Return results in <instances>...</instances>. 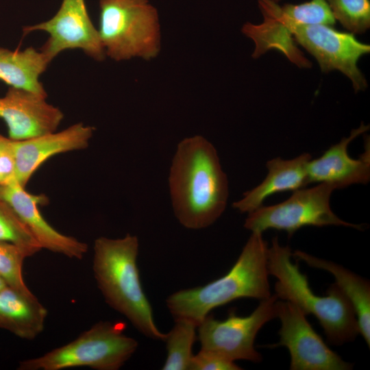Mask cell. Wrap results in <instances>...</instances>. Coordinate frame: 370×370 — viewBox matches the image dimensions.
Returning a JSON list of instances; mask_svg holds the SVG:
<instances>
[{
  "mask_svg": "<svg viewBox=\"0 0 370 370\" xmlns=\"http://www.w3.org/2000/svg\"><path fill=\"white\" fill-rule=\"evenodd\" d=\"M169 185L175 216L186 228L210 226L226 208L227 178L217 150L203 136L188 137L178 144Z\"/></svg>",
  "mask_w": 370,
  "mask_h": 370,
  "instance_id": "6da1fadb",
  "label": "cell"
},
{
  "mask_svg": "<svg viewBox=\"0 0 370 370\" xmlns=\"http://www.w3.org/2000/svg\"><path fill=\"white\" fill-rule=\"evenodd\" d=\"M138 245L137 236L130 234L116 239L97 238L93 246L94 276L112 308L125 316L145 336L164 341L166 334L156 326L140 282L137 267Z\"/></svg>",
  "mask_w": 370,
  "mask_h": 370,
  "instance_id": "7a4b0ae2",
  "label": "cell"
},
{
  "mask_svg": "<svg viewBox=\"0 0 370 370\" xmlns=\"http://www.w3.org/2000/svg\"><path fill=\"white\" fill-rule=\"evenodd\" d=\"M268 248L262 233L252 232L226 274L204 286L180 290L168 297L166 306L174 319H188L198 326L212 310L235 299L269 298Z\"/></svg>",
  "mask_w": 370,
  "mask_h": 370,
  "instance_id": "3957f363",
  "label": "cell"
},
{
  "mask_svg": "<svg viewBox=\"0 0 370 370\" xmlns=\"http://www.w3.org/2000/svg\"><path fill=\"white\" fill-rule=\"evenodd\" d=\"M292 251L282 246L275 236L268 248L267 268L274 276L275 295L290 301L306 315L313 314L323 329L328 341L334 345L354 341L359 327L354 308L345 293L336 284H331L326 296L315 295L310 287L307 276L297 262L291 260Z\"/></svg>",
  "mask_w": 370,
  "mask_h": 370,
  "instance_id": "277c9868",
  "label": "cell"
},
{
  "mask_svg": "<svg viewBox=\"0 0 370 370\" xmlns=\"http://www.w3.org/2000/svg\"><path fill=\"white\" fill-rule=\"evenodd\" d=\"M99 35L116 61L156 58L160 49L158 13L149 0H99Z\"/></svg>",
  "mask_w": 370,
  "mask_h": 370,
  "instance_id": "5b68a950",
  "label": "cell"
},
{
  "mask_svg": "<svg viewBox=\"0 0 370 370\" xmlns=\"http://www.w3.org/2000/svg\"><path fill=\"white\" fill-rule=\"evenodd\" d=\"M121 322L99 321L69 343L19 362L18 370H62L87 367L118 370L134 354L138 342Z\"/></svg>",
  "mask_w": 370,
  "mask_h": 370,
  "instance_id": "8992f818",
  "label": "cell"
},
{
  "mask_svg": "<svg viewBox=\"0 0 370 370\" xmlns=\"http://www.w3.org/2000/svg\"><path fill=\"white\" fill-rule=\"evenodd\" d=\"M263 5L286 25L295 41L314 57L322 72L338 70L352 81L356 92L366 90L367 82L357 64L361 56L369 53V45L360 42L352 32H339L333 27L299 24L274 1L263 0Z\"/></svg>",
  "mask_w": 370,
  "mask_h": 370,
  "instance_id": "52a82bcc",
  "label": "cell"
},
{
  "mask_svg": "<svg viewBox=\"0 0 370 370\" xmlns=\"http://www.w3.org/2000/svg\"><path fill=\"white\" fill-rule=\"evenodd\" d=\"M336 188L321 183L310 188L298 189L286 200L273 206H260L248 213L244 227L252 232L275 229L289 237L304 226L338 225L362 230L361 225L343 221L332 210L330 200Z\"/></svg>",
  "mask_w": 370,
  "mask_h": 370,
  "instance_id": "ba28073f",
  "label": "cell"
},
{
  "mask_svg": "<svg viewBox=\"0 0 370 370\" xmlns=\"http://www.w3.org/2000/svg\"><path fill=\"white\" fill-rule=\"evenodd\" d=\"M278 299L274 294L260 300L257 308L246 317L231 311L227 319L221 321L208 314L197 326L201 349L215 352L232 361L260 362L262 356L254 347L255 338L266 323L277 318Z\"/></svg>",
  "mask_w": 370,
  "mask_h": 370,
  "instance_id": "9c48e42d",
  "label": "cell"
},
{
  "mask_svg": "<svg viewBox=\"0 0 370 370\" xmlns=\"http://www.w3.org/2000/svg\"><path fill=\"white\" fill-rule=\"evenodd\" d=\"M277 317L281 321L280 341L275 345L288 348L291 370H349L353 365L343 360L325 343L296 305L277 300Z\"/></svg>",
  "mask_w": 370,
  "mask_h": 370,
  "instance_id": "30bf717a",
  "label": "cell"
},
{
  "mask_svg": "<svg viewBox=\"0 0 370 370\" xmlns=\"http://www.w3.org/2000/svg\"><path fill=\"white\" fill-rule=\"evenodd\" d=\"M23 31L24 35L35 31L49 34L40 51L50 62L67 49H81L97 61L106 57L98 29L89 16L85 0H62L59 10L51 18L25 26Z\"/></svg>",
  "mask_w": 370,
  "mask_h": 370,
  "instance_id": "8fae6325",
  "label": "cell"
},
{
  "mask_svg": "<svg viewBox=\"0 0 370 370\" xmlns=\"http://www.w3.org/2000/svg\"><path fill=\"white\" fill-rule=\"evenodd\" d=\"M0 199L11 207L42 249L78 260L86 254L87 244L59 232L42 216L38 206L47 204L45 196L29 194L14 180L0 184Z\"/></svg>",
  "mask_w": 370,
  "mask_h": 370,
  "instance_id": "7c38bea8",
  "label": "cell"
},
{
  "mask_svg": "<svg viewBox=\"0 0 370 370\" xmlns=\"http://www.w3.org/2000/svg\"><path fill=\"white\" fill-rule=\"evenodd\" d=\"M0 118L5 122L8 137L23 140L56 131L63 112L46 101V97L9 86L0 97Z\"/></svg>",
  "mask_w": 370,
  "mask_h": 370,
  "instance_id": "4fadbf2b",
  "label": "cell"
},
{
  "mask_svg": "<svg viewBox=\"0 0 370 370\" xmlns=\"http://www.w3.org/2000/svg\"><path fill=\"white\" fill-rule=\"evenodd\" d=\"M94 131L93 127L77 123L60 132L55 131L23 140H13L15 180L25 188L33 174L51 157L86 148Z\"/></svg>",
  "mask_w": 370,
  "mask_h": 370,
  "instance_id": "5bb4252c",
  "label": "cell"
},
{
  "mask_svg": "<svg viewBox=\"0 0 370 370\" xmlns=\"http://www.w3.org/2000/svg\"><path fill=\"white\" fill-rule=\"evenodd\" d=\"M369 125L363 123L352 130L348 137L330 147L321 156L310 160L307 164L308 183H324L336 189L356 184H366L370 180L369 146L358 159L351 158L347 151L349 144L366 132Z\"/></svg>",
  "mask_w": 370,
  "mask_h": 370,
  "instance_id": "9a60e30c",
  "label": "cell"
},
{
  "mask_svg": "<svg viewBox=\"0 0 370 370\" xmlns=\"http://www.w3.org/2000/svg\"><path fill=\"white\" fill-rule=\"evenodd\" d=\"M311 159L310 154L304 153L291 160L275 158L268 161V173L264 180L245 192L241 199L233 203V208L242 213H249L260 207L273 194L295 191L309 184L307 164Z\"/></svg>",
  "mask_w": 370,
  "mask_h": 370,
  "instance_id": "2e32d148",
  "label": "cell"
},
{
  "mask_svg": "<svg viewBox=\"0 0 370 370\" xmlns=\"http://www.w3.org/2000/svg\"><path fill=\"white\" fill-rule=\"evenodd\" d=\"M47 316V309L36 297H27L8 286L0 291V329L31 341L44 330Z\"/></svg>",
  "mask_w": 370,
  "mask_h": 370,
  "instance_id": "e0dca14e",
  "label": "cell"
},
{
  "mask_svg": "<svg viewBox=\"0 0 370 370\" xmlns=\"http://www.w3.org/2000/svg\"><path fill=\"white\" fill-rule=\"evenodd\" d=\"M292 256L316 269L325 270L334 277L336 284L352 304L355 311L359 333L370 345V284L369 280L335 262L296 250Z\"/></svg>",
  "mask_w": 370,
  "mask_h": 370,
  "instance_id": "ac0fdd59",
  "label": "cell"
},
{
  "mask_svg": "<svg viewBox=\"0 0 370 370\" xmlns=\"http://www.w3.org/2000/svg\"><path fill=\"white\" fill-rule=\"evenodd\" d=\"M258 6L264 18L263 22L259 25L246 23L241 30L246 36L254 41L255 49L252 58H258L267 51L275 49L299 68L310 69L311 62L297 47L286 25L265 8Z\"/></svg>",
  "mask_w": 370,
  "mask_h": 370,
  "instance_id": "d6986e66",
  "label": "cell"
},
{
  "mask_svg": "<svg viewBox=\"0 0 370 370\" xmlns=\"http://www.w3.org/2000/svg\"><path fill=\"white\" fill-rule=\"evenodd\" d=\"M50 62L45 54L32 47L12 51L0 47V80L9 86L47 97L40 76Z\"/></svg>",
  "mask_w": 370,
  "mask_h": 370,
  "instance_id": "ffe728a7",
  "label": "cell"
},
{
  "mask_svg": "<svg viewBox=\"0 0 370 370\" xmlns=\"http://www.w3.org/2000/svg\"><path fill=\"white\" fill-rule=\"evenodd\" d=\"M175 324L166 334V358L163 370H186L193 357L192 349L196 340L197 325L185 319H174Z\"/></svg>",
  "mask_w": 370,
  "mask_h": 370,
  "instance_id": "44dd1931",
  "label": "cell"
},
{
  "mask_svg": "<svg viewBox=\"0 0 370 370\" xmlns=\"http://www.w3.org/2000/svg\"><path fill=\"white\" fill-rule=\"evenodd\" d=\"M0 241L10 243L31 257L42 249L25 223L11 207L0 199Z\"/></svg>",
  "mask_w": 370,
  "mask_h": 370,
  "instance_id": "7402d4cb",
  "label": "cell"
},
{
  "mask_svg": "<svg viewBox=\"0 0 370 370\" xmlns=\"http://www.w3.org/2000/svg\"><path fill=\"white\" fill-rule=\"evenodd\" d=\"M336 20L353 34L365 33L370 27L369 0H325Z\"/></svg>",
  "mask_w": 370,
  "mask_h": 370,
  "instance_id": "603a6c76",
  "label": "cell"
},
{
  "mask_svg": "<svg viewBox=\"0 0 370 370\" xmlns=\"http://www.w3.org/2000/svg\"><path fill=\"white\" fill-rule=\"evenodd\" d=\"M26 258L24 251L16 245L0 241V278L8 286L34 297L36 296L28 288L23 277V264Z\"/></svg>",
  "mask_w": 370,
  "mask_h": 370,
  "instance_id": "cb8c5ba5",
  "label": "cell"
},
{
  "mask_svg": "<svg viewBox=\"0 0 370 370\" xmlns=\"http://www.w3.org/2000/svg\"><path fill=\"white\" fill-rule=\"evenodd\" d=\"M282 12L293 21L302 25H323L334 27L336 20L325 0H310L300 4L286 3Z\"/></svg>",
  "mask_w": 370,
  "mask_h": 370,
  "instance_id": "d4e9b609",
  "label": "cell"
},
{
  "mask_svg": "<svg viewBox=\"0 0 370 370\" xmlns=\"http://www.w3.org/2000/svg\"><path fill=\"white\" fill-rule=\"evenodd\" d=\"M234 361L213 352L200 349L194 355L190 370H240Z\"/></svg>",
  "mask_w": 370,
  "mask_h": 370,
  "instance_id": "484cf974",
  "label": "cell"
},
{
  "mask_svg": "<svg viewBox=\"0 0 370 370\" xmlns=\"http://www.w3.org/2000/svg\"><path fill=\"white\" fill-rule=\"evenodd\" d=\"M16 162L13 140L0 134V184L15 180Z\"/></svg>",
  "mask_w": 370,
  "mask_h": 370,
  "instance_id": "4316f807",
  "label": "cell"
},
{
  "mask_svg": "<svg viewBox=\"0 0 370 370\" xmlns=\"http://www.w3.org/2000/svg\"><path fill=\"white\" fill-rule=\"evenodd\" d=\"M6 286H8L6 283L2 278H0V291L5 288Z\"/></svg>",
  "mask_w": 370,
  "mask_h": 370,
  "instance_id": "83f0119b",
  "label": "cell"
},
{
  "mask_svg": "<svg viewBox=\"0 0 370 370\" xmlns=\"http://www.w3.org/2000/svg\"><path fill=\"white\" fill-rule=\"evenodd\" d=\"M272 1H274L275 3H278L279 1H280L281 0H271Z\"/></svg>",
  "mask_w": 370,
  "mask_h": 370,
  "instance_id": "f1b7e54d",
  "label": "cell"
}]
</instances>
